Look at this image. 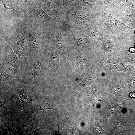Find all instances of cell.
<instances>
[{
    "label": "cell",
    "instance_id": "6da1fadb",
    "mask_svg": "<svg viewBox=\"0 0 135 135\" xmlns=\"http://www.w3.org/2000/svg\"><path fill=\"white\" fill-rule=\"evenodd\" d=\"M98 16L107 27L112 34L118 38H123L134 34L135 28L126 25L111 14L102 10Z\"/></svg>",
    "mask_w": 135,
    "mask_h": 135
},
{
    "label": "cell",
    "instance_id": "7a4b0ae2",
    "mask_svg": "<svg viewBox=\"0 0 135 135\" xmlns=\"http://www.w3.org/2000/svg\"><path fill=\"white\" fill-rule=\"evenodd\" d=\"M4 7L14 11L18 15L36 9L38 2L36 0H0Z\"/></svg>",
    "mask_w": 135,
    "mask_h": 135
},
{
    "label": "cell",
    "instance_id": "3957f363",
    "mask_svg": "<svg viewBox=\"0 0 135 135\" xmlns=\"http://www.w3.org/2000/svg\"><path fill=\"white\" fill-rule=\"evenodd\" d=\"M34 22L43 26L49 25L56 22V18L47 14L42 9L40 2H38L37 8L30 10L26 14Z\"/></svg>",
    "mask_w": 135,
    "mask_h": 135
},
{
    "label": "cell",
    "instance_id": "277c9868",
    "mask_svg": "<svg viewBox=\"0 0 135 135\" xmlns=\"http://www.w3.org/2000/svg\"><path fill=\"white\" fill-rule=\"evenodd\" d=\"M78 5L89 12L97 14L104 10V3L102 0H76Z\"/></svg>",
    "mask_w": 135,
    "mask_h": 135
},
{
    "label": "cell",
    "instance_id": "5b68a950",
    "mask_svg": "<svg viewBox=\"0 0 135 135\" xmlns=\"http://www.w3.org/2000/svg\"><path fill=\"white\" fill-rule=\"evenodd\" d=\"M135 4V0H115L113 4L112 15L117 18L124 12L128 7Z\"/></svg>",
    "mask_w": 135,
    "mask_h": 135
},
{
    "label": "cell",
    "instance_id": "8992f818",
    "mask_svg": "<svg viewBox=\"0 0 135 135\" xmlns=\"http://www.w3.org/2000/svg\"><path fill=\"white\" fill-rule=\"evenodd\" d=\"M40 0L41 1L42 7L46 12L51 16L56 17L59 22L64 28L66 27V24L61 20L58 16L53 0Z\"/></svg>",
    "mask_w": 135,
    "mask_h": 135
},
{
    "label": "cell",
    "instance_id": "52a82bcc",
    "mask_svg": "<svg viewBox=\"0 0 135 135\" xmlns=\"http://www.w3.org/2000/svg\"><path fill=\"white\" fill-rule=\"evenodd\" d=\"M117 18L127 21L135 29V4L127 8L125 12Z\"/></svg>",
    "mask_w": 135,
    "mask_h": 135
},
{
    "label": "cell",
    "instance_id": "ba28073f",
    "mask_svg": "<svg viewBox=\"0 0 135 135\" xmlns=\"http://www.w3.org/2000/svg\"><path fill=\"white\" fill-rule=\"evenodd\" d=\"M14 99L19 104H27L30 100V98L25 87L19 91Z\"/></svg>",
    "mask_w": 135,
    "mask_h": 135
},
{
    "label": "cell",
    "instance_id": "9c48e42d",
    "mask_svg": "<svg viewBox=\"0 0 135 135\" xmlns=\"http://www.w3.org/2000/svg\"><path fill=\"white\" fill-rule=\"evenodd\" d=\"M90 127V130L96 134H109L105 132L102 128L98 122L97 118L92 119L89 122Z\"/></svg>",
    "mask_w": 135,
    "mask_h": 135
},
{
    "label": "cell",
    "instance_id": "30bf717a",
    "mask_svg": "<svg viewBox=\"0 0 135 135\" xmlns=\"http://www.w3.org/2000/svg\"><path fill=\"white\" fill-rule=\"evenodd\" d=\"M75 0H60L55 4L60 3L62 6L64 11L67 14L70 15L71 14L70 9L72 4Z\"/></svg>",
    "mask_w": 135,
    "mask_h": 135
},
{
    "label": "cell",
    "instance_id": "8fae6325",
    "mask_svg": "<svg viewBox=\"0 0 135 135\" xmlns=\"http://www.w3.org/2000/svg\"><path fill=\"white\" fill-rule=\"evenodd\" d=\"M50 116L56 122L58 126V132L60 134H62L63 133L64 129V125L66 120L65 119L57 118L52 114L50 115Z\"/></svg>",
    "mask_w": 135,
    "mask_h": 135
},
{
    "label": "cell",
    "instance_id": "7c38bea8",
    "mask_svg": "<svg viewBox=\"0 0 135 135\" xmlns=\"http://www.w3.org/2000/svg\"><path fill=\"white\" fill-rule=\"evenodd\" d=\"M52 109L55 110L54 108L48 104L43 102L40 104L35 106L32 109H31V112L32 114L39 110H45L47 109Z\"/></svg>",
    "mask_w": 135,
    "mask_h": 135
},
{
    "label": "cell",
    "instance_id": "4fadbf2b",
    "mask_svg": "<svg viewBox=\"0 0 135 135\" xmlns=\"http://www.w3.org/2000/svg\"><path fill=\"white\" fill-rule=\"evenodd\" d=\"M40 130L39 128L36 124H32L30 126L23 128L22 132L24 134L32 135Z\"/></svg>",
    "mask_w": 135,
    "mask_h": 135
},
{
    "label": "cell",
    "instance_id": "5bb4252c",
    "mask_svg": "<svg viewBox=\"0 0 135 135\" xmlns=\"http://www.w3.org/2000/svg\"><path fill=\"white\" fill-rule=\"evenodd\" d=\"M104 6V11L112 15L113 12V4L115 0H102Z\"/></svg>",
    "mask_w": 135,
    "mask_h": 135
},
{
    "label": "cell",
    "instance_id": "9a60e30c",
    "mask_svg": "<svg viewBox=\"0 0 135 135\" xmlns=\"http://www.w3.org/2000/svg\"><path fill=\"white\" fill-rule=\"evenodd\" d=\"M68 121V129L73 134H81L82 132L78 128L77 124L72 122L66 117Z\"/></svg>",
    "mask_w": 135,
    "mask_h": 135
},
{
    "label": "cell",
    "instance_id": "2e32d148",
    "mask_svg": "<svg viewBox=\"0 0 135 135\" xmlns=\"http://www.w3.org/2000/svg\"><path fill=\"white\" fill-rule=\"evenodd\" d=\"M91 92V95L88 97V100L89 101L88 102L89 106H95L98 104L97 102L95 100L96 98L99 100V98L100 96L96 92Z\"/></svg>",
    "mask_w": 135,
    "mask_h": 135
},
{
    "label": "cell",
    "instance_id": "e0dca14e",
    "mask_svg": "<svg viewBox=\"0 0 135 135\" xmlns=\"http://www.w3.org/2000/svg\"><path fill=\"white\" fill-rule=\"evenodd\" d=\"M124 104H115L112 102L109 104L107 106L106 111L108 114L110 115L113 114L116 108L119 106H124Z\"/></svg>",
    "mask_w": 135,
    "mask_h": 135
},
{
    "label": "cell",
    "instance_id": "ac0fdd59",
    "mask_svg": "<svg viewBox=\"0 0 135 135\" xmlns=\"http://www.w3.org/2000/svg\"><path fill=\"white\" fill-rule=\"evenodd\" d=\"M74 40L77 43L80 44H84L87 43L86 38L83 35L76 34L74 36Z\"/></svg>",
    "mask_w": 135,
    "mask_h": 135
},
{
    "label": "cell",
    "instance_id": "d6986e66",
    "mask_svg": "<svg viewBox=\"0 0 135 135\" xmlns=\"http://www.w3.org/2000/svg\"><path fill=\"white\" fill-rule=\"evenodd\" d=\"M0 75L2 81L3 82H6L15 79L14 76L9 75L5 73L2 69L0 70Z\"/></svg>",
    "mask_w": 135,
    "mask_h": 135
},
{
    "label": "cell",
    "instance_id": "ffe728a7",
    "mask_svg": "<svg viewBox=\"0 0 135 135\" xmlns=\"http://www.w3.org/2000/svg\"><path fill=\"white\" fill-rule=\"evenodd\" d=\"M4 123V124L8 128L9 135H16L17 134V132L15 129L12 128L8 126L5 124Z\"/></svg>",
    "mask_w": 135,
    "mask_h": 135
},
{
    "label": "cell",
    "instance_id": "44dd1931",
    "mask_svg": "<svg viewBox=\"0 0 135 135\" xmlns=\"http://www.w3.org/2000/svg\"><path fill=\"white\" fill-rule=\"evenodd\" d=\"M128 86L132 87L135 86V77L131 78L129 81L127 82Z\"/></svg>",
    "mask_w": 135,
    "mask_h": 135
},
{
    "label": "cell",
    "instance_id": "7402d4cb",
    "mask_svg": "<svg viewBox=\"0 0 135 135\" xmlns=\"http://www.w3.org/2000/svg\"><path fill=\"white\" fill-rule=\"evenodd\" d=\"M40 66L39 65L36 64L34 66V67L33 71H34V72L36 74L38 73L39 72L40 70Z\"/></svg>",
    "mask_w": 135,
    "mask_h": 135
},
{
    "label": "cell",
    "instance_id": "603a6c76",
    "mask_svg": "<svg viewBox=\"0 0 135 135\" xmlns=\"http://www.w3.org/2000/svg\"><path fill=\"white\" fill-rule=\"evenodd\" d=\"M128 51L131 53H134L135 52V48L134 47H130L128 50Z\"/></svg>",
    "mask_w": 135,
    "mask_h": 135
},
{
    "label": "cell",
    "instance_id": "cb8c5ba5",
    "mask_svg": "<svg viewBox=\"0 0 135 135\" xmlns=\"http://www.w3.org/2000/svg\"><path fill=\"white\" fill-rule=\"evenodd\" d=\"M60 0H53V2H54V4L56 3V2H58Z\"/></svg>",
    "mask_w": 135,
    "mask_h": 135
},
{
    "label": "cell",
    "instance_id": "d4e9b609",
    "mask_svg": "<svg viewBox=\"0 0 135 135\" xmlns=\"http://www.w3.org/2000/svg\"><path fill=\"white\" fill-rule=\"evenodd\" d=\"M134 47L135 48V43H134Z\"/></svg>",
    "mask_w": 135,
    "mask_h": 135
},
{
    "label": "cell",
    "instance_id": "484cf974",
    "mask_svg": "<svg viewBox=\"0 0 135 135\" xmlns=\"http://www.w3.org/2000/svg\"><path fill=\"white\" fill-rule=\"evenodd\" d=\"M134 35H135V29L134 31Z\"/></svg>",
    "mask_w": 135,
    "mask_h": 135
}]
</instances>
